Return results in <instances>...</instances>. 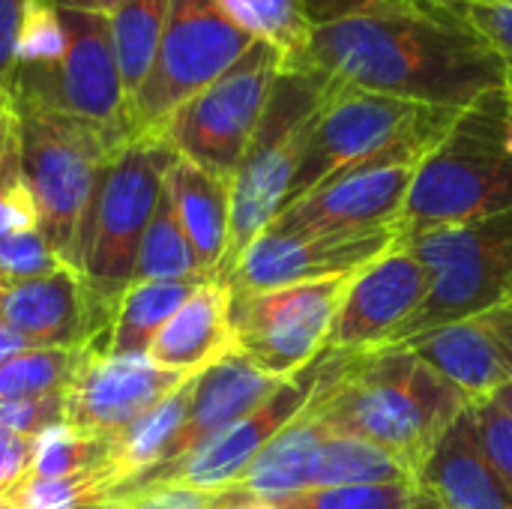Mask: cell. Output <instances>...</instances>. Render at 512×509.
<instances>
[{"mask_svg":"<svg viewBox=\"0 0 512 509\" xmlns=\"http://www.w3.org/2000/svg\"><path fill=\"white\" fill-rule=\"evenodd\" d=\"M288 72L432 108H468L507 84L498 51L456 12L426 3L312 27L303 60Z\"/></svg>","mask_w":512,"mask_h":509,"instance_id":"6da1fadb","label":"cell"},{"mask_svg":"<svg viewBox=\"0 0 512 509\" xmlns=\"http://www.w3.org/2000/svg\"><path fill=\"white\" fill-rule=\"evenodd\" d=\"M471 399L402 345L324 354L306 414L330 435L360 438L402 459L417 477Z\"/></svg>","mask_w":512,"mask_h":509,"instance_id":"7a4b0ae2","label":"cell"},{"mask_svg":"<svg viewBox=\"0 0 512 509\" xmlns=\"http://www.w3.org/2000/svg\"><path fill=\"white\" fill-rule=\"evenodd\" d=\"M512 210V150L507 147L504 87L468 105L450 132L420 162L405 207L399 240L468 225Z\"/></svg>","mask_w":512,"mask_h":509,"instance_id":"3957f363","label":"cell"},{"mask_svg":"<svg viewBox=\"0 0 512 509\" xmlns=\"http://www.w3.org/2000/svg\"><path fill=\"white\" fill-rule=\"evenodd\" d=\"M177 150L159 135L129 138L102 168L84 213L72 270L87 282L96 309L114 324L132 285L138 249L162 198Z\"/></svg>","mask_w":512,"mask_h":509,"instance_id":"277c9868","label":"cell"},{"mask_svg":"<svg viewBox=\"0 0 512 509\" xmlns=\"http://www.w3.org/2000/svg\"><path fill=\"white\" fill-rule=\"evenodd\" d=\"M12 111L18 117L24 183L39 207V231L60 261L72 267L96 180L129 135L54 111Z\"/></svg>","mask_w":512,"mask_h":509,"instance_id":"5b68a950","label":"cell"},{"mask_svg":"<svg viewBox=\"0 0 512 509\" xmlns=\"http://www.w3.org/2000/svg\"><path fill=\"white\" fill-rule=\"evenodd\" d=\"M324 93L327 87L318 75H279L249 150L231 177V240L216 279H225L234 270L246 246L288 204Z\"/></svg>","mask_w":512,"mask_h":509,"instance_id":"8992f818","label":"cell"},{"mask_svg":"<svg viewBox=\"0 0 512 509\" xmlns=\"http://www.w3.org/2000/svg\"><path fill=\"white\" fill-rule=\"evenodd\" d=\"M429 273V297L390 345L411 342L512 297V210L402 240ZM387 348V345H384Z\"/></svg>","mask_w":512,"mask_h":509,"instance_id":"52a82bcc","label":"cell"},{"mask_svg":"<svg viewBox=\"0 0 512 509\" xmlns=\"http://www.w3.org/2000/svg\"><path fill=\"white\" fill-rule=\"evenodd\" d=\"M60 21L63 45L57 57L18 66L6 96L9 105L78 117L132 138L129 96L120 78L108 15L60 9Z\"/></svg>","mask_w":512,"mask_h":509,"instance_id":"ba28073f","label":"cell"},{"mask_svg":"<svg viewBox=\"0 0 512 509\" xmlns=\"http://www.w3.org/2000/svg\"><path fill=\"white\" fill-rule=\"evenodd\" d=\"M279 75L282 54L267 42H252L228 72L168 117L159 138H165L177 156L231 180L267 111Z\"/></svg>","mask_w":512,"mask_h":509,"instance_id":"9c48e42d","label":"cell"},{"mask_svg":"<svg viewBox=\"0 0 512 509\" xmlns=\"http://www.w3.org/2000/svg\"><path fill=\"white\" fill-rule=\"evenodd\" d=\"M252 42L216 0H171L156 60L129 105L132 138L159 135L168 117L228 72Z\"/></svg>","mask_w":512,"mask_h":509,"instance_id":"30bf717a","label":"cell"},{"mask_svg":"<svg viewBox=\"0 0 512 509\" xmlns=\"http://www.w3.org/2000/svg\"><path fill=\"white\" fill-rule=\"evenodd\" d=\"M456 117H450L438 126H429V129L417 132L414 138L336 174L333 180L321 183L309 195L285 204L282 213L267 228L309 231V234L312 231L366 234V231L396 228L420 162L450 132Z\"/></svg>","mask_w":512,"mask_h":509,"instance_id":"8fae6325","label":"cell"},{"mask_svg":"<svg viewBox=\"0 0 512 509\" xmlns=\"http://www.w3.org/2000/svg\"><path fill=\"white\" fill-rule=\"evenodd\" d=\"M324 102L312 126L300 171L291 186V201L309 195L336 174L414 138L417 132L456 117L462 108H432L396 96L324 84Z\"/></svg>","mask_w":512,"mask_h":509,"instance_id":"7c38bea8","label":"cell"},{"mask_svg":"<svg viewBox=\"0 0 512 509\" xmlns=\"http://www.w3.org/2000/svg\"><path fill=\"white\" fill-rule=\"evenodd\" d=\"M354 273L231 297L234 351L273 378H294L327 351L339 303Z\"/></svg>","mask_w":512,"mask_h":509,"instance_id":"4fadbf2b","label":"cell"},{"mask_svg":"<svg viewBox=\"0 0 512 509\" xmlns=\"http://www.w3.org/2000/svg\"><path fill=\"white\" fill-rule=\"evenodd\" d=\"M399 243L396 228L366 234H330V231H276L264 228L234 270L222 279L231 297H249L285 285L330 279L357 273Z\"/></svg>","mask_w":512,"mask_h":509,"instance_id":"5bb4252c","label":"cell"},{"mask_svg":"<svg viewBox=\"0 0 512 509\" xmlns=\"http://www.w3.org/2000/svg\"><path fill=\"white\" fill-rule=\"evenodd\" d=\"M429 297L423 261L399 240L354 273L324 354H366L390 345Z\"/></svg>","mask_w":512,"mask_h":509,"instance_id":"9a60e30c","label":"cell"},{"mask_svg":"<svg viewBox=\"0 0 512 509\" xmlns=\"http://www.w3.org/2000/svg\"><path fill=\"white\" fill-rule=\"evenodd\" d=\"M189 378L159 369L147 354L117 357L93 342L63 390V423L117 438Z\"/></svg>","mask_w":512,"mask_h":509,"instance_id":"2e32d148","label":"cell"},{"mask_svg":"<svg viewBox=\"0 0 512 509\" xmlns=\"http://www.w3.org/2000/svg\"><path fill=\"white\" fill-rule=\"evenodd\" d=\"M318 363L303 369L294 378H285L273 396H267L249 417L225 429L219 438H213L207 447H201L192 459H186L177 471H171L156 486H183L201 495H222L231 492L240 477L249 471V465L258 459V453L294 420L303 414V408L312 399L315 381H318Z\"/></svg>","mask_w":512,"mask_h":509,"instance_id":"e0dca14e","label":"cell"},{"mask_svg":"<svg viewBox=\"0 0 512 509\" xmlns=\"http://www.w3.org/2000/svg\"><path fill=\"white\" fill-rule=\"evenodd\" d=\"M279 384H282V378L261 372L255 363H249L237 351H228L225 357H219L213 366L198 372L186 423L180 426L177 438L171 441L165 459L144 477L120 486L117 492H132V489H147V486L162 483L171 471H177L201 447H207L213 438H219L225 429H231L243 417H249L267 396H273V390Z\"/></svg>","mask_w":512,"mask_h":509,"instance_id":"ac0fdd59","label":"cell"},{"mask_svg":"<svg viewBox=\"0 0 512 509\" xmlns=\"http://www.w3.org/2000/svg\"><path fill=\"white\" fill-rule=\"evenodd\" d=\"M444 378H450L471 402L492 396L498 387L512 384V297L453 321L411 342H402Z\"/></svg>","mask_w":512,"mask_h":509,"instance_id":"d6986e66","label":"cell"},{"mask_svg":"<svg viewBox=\"0 0 512 509\" xmlns=\"http://www.w3.org/2000/svg\"><path fill=\"white\" fill-rule=\"evenodd\" d=\"M3 324L18 330L33 348L99 342L111 330L87 282L72 267L3 288Z\"/></svg>","mask_w":512,"mask_h":509,"instance_id":"ffe728a7","label":"cell"},{"mask_svg":"<svg viewBox=\"0 0 512 509\" xmlns=\"http://www.w3.org/2000/svg\"><path fill=\"white\" fill-rule=\"evenodd\" d=\"M417 486L441 509H512V492L480 444L471 408L441 435Z\"/></svg>","mask_w":512,"mask_h":509,"instance_id":"44dd1931","label":"cell"},{"mask_svg":"<svg viewBox=\"0 0 512 509\" xmlns=\"http://www.w3.org/2000/svg\"><path fill=\"white\" fill-rule=\"evenodd\" d=\"M228 351H234L231 288L222 279H207L159 330L147 357L159 369L198 375Z\"/></svg>","mask_w":512,"mask_h":509,"instance_id":"7402d4cb","label":"cell"},{"mask_svg":"<svg viewBox=\"0 0 512 509\" xmlns=\"http://www.w3.org/2000/svg\"><path fill=\"white\" fill-rule=\"evenodd\" d=\"M165 189L201 261V270L216 279L231 240V180L177 156Z\"/></svg>","mask_w":512,"mask_h":509,"instance_id":"603a6c76","label":"cell"},{"mask_svg":"<svg viewBox=\"0 0 512 509\" xmlns=\"http://www.w3.org/2000/svg\"><path fill=\"white\" fill-rule=\"evenodd\" d=\"M327 438V429L315 423L306 408L300 417H294L249 465V471L240 477V483L231 492L258 498V501H279L297 492L309 489V465L321 441Z\"/></svg>","mask_w":512,"mask_h":509,"instance_id":"cb8c5ba5","label":"cell"},{"mask_svg":"<svg viewBox=\"0 0 512 509\" xmlns=\"http://www.w3.org/2000/svg\"><path fill=\"white\" fill-rule=\"evenodd\" d=\"M195 378L198 375L183 381L174 393H168L159 405H153L123 435L114 438V450H111L108 468L114 474L117 489L132 483V480H138V477H144L147 471H153L165 459L171 441L177 438L180 426L186 423V414H189V405H192V393H195Z\"/></svg>","mask_w":512,"mask_h":509,"instance_id":"d4e9b609","label":"cell"},{"mask_svg":"<svg viewBox=\"0 0 512 509\" xmlns=\"http://www.w3.org/2000/svg\"><path fill=\"white\" fill-rule=\"evenodd\" d=\"M204 282H132L120 297L111 330L99 339V348L117 357L147 354L159 330Z\"/></svg>","mask_w":512,"mask_h":509,"instance_id":"484cf974","label":"cell"},{"mask_svg":"<svg viewBox=\"0 0 512 509\" xmlns=\"http://www.w3.org/2000/svg\"><path fill=\"white\" fill-rule=\"evenodd\" d=\"M381 483H417V474L384 447L327 432L309 465V489Z\"/></svg>","mask_w":512,"mask_h":509,"instance_id":"4316f807","label":"cell"},{"mask_svg":"<svg viewBox=\"0 0 512 509\" xmlns=\"http://www.w3.org/2000/svg\"><path fill=\"white\" fill-rule=\"evenodd\" d=\"M168 12H171V0H120L117 9L108 15L111 42H114L129 105L141 90L144 78L150 75V66L156 60L168 24Z\"/></svg>","mask_w":512,"mask_h":509,"instance_id":"83f0119b","label":"cell"},{"mask_svg":"<svg viewBox=\"0 0 512 509\" xmlns=\"http://www.w3.org/2000/svg\"><path fill=\"white\" fill-rule=\"evenodd\" d=\"M210 276L201 270V261L177 219L174 201L168 189L153 210V219L144 231L135 276L132 282H207Z\"/></svg>","mask_w":512,"mask_h":509,"instance_id":"f1b7e54d","label":"cell"},{"mask_svg":"<svg viewBox=\"0 0 512 509\" xmlns=\"http://www.w3.org/2000/svg\"><path fill=\"white\" fill-rule=\"evenodd\" d=\"M219 9L255 42L282 54V72L294 69L312 39V21L303 0H216Z\"/></svg>","mask_w":512,"mask_h":509,"instance_id":"f546056e","label":"cell"},{"mask_svg":"<svg viewBox=\"0 0 512 509\" xmlns=\"http://www.w3.org/2000/svg\"><path fill=\"white\" fill-rule=\"evenodd\" d=\"M93 342L27 348L0 366V399H51L63 396L75 369Z\"/></svg>","mask_w":512,"mask_h":509,"instance_id":"4dcf8cb0","label":"cell"},{"mask_svg":"<svg viewBox=\"0 0 512 509\" xmlns=\"http://www.w3.org/2000/svg\"><path fill=\"white\" fill-rule=\"evenodd\" d=\"M114 450V438H102L69 423H54L36 435L33 444V468L30 477L36 480H63L78 477L96 468H105Z\"/></svg>","mask_w":512,"mask_h":509,"instance_id":"1f68e13d","label":"cell"},{"mask_svg":"<svg viewBox=\"0 0 512 509\" xmlns=\"http://www.w3.org/2000/svg\"><path fill=\"white\" fill-rule=\"evenodd\" d=\"M117 483L111 468H96L78 477L63 480H36L27 477L9 501L15 509H102L114 495Z\"/></svg>","mask_w":512,"mask_h":509,"instance_id":"d6a6232c","label":"cell"},{"mask_svg":"<svg viewBox=\"0 0 512 509\" xmlns=\"http://www.w3.org/2000/svg\"><path fill=\"white\" fill-rule=\"evenodd\" d=\"M426 492L417 483H381V486H330L306 489L273 501L276 509H420Z\"/></svg>","mask_w":512,"mask_h":509,"instance_id":"836d02e7","label":"cell"},{"mask_svg":"<svg viewBox=\"0 0 512 509\" xmlns=\"http://www.w3.org/2000/svg\"><path fill=\"white\" fill-rule=\"evenodd\" d=\"M66 267L42 231L0 237V288H12Z\"/></svg>","mask_w":512,"mask_h":509,"instance_id":"e575fe53","label":"cell"},{"mask_svg":"<svg viewBox=\"0 0 512 509\" xmlns=\"http://www.w3.org/2000/svg\"><path fill=\"white\" fill-rule=\"evenodd\" d=\"M471 30H477L504 60L507 75H512V3L498 0H474V3H459L450 6Z\"/></svg>","mask_w":512,"mask_h":509,"instance_id":"d590c367","label":"cell"},{"mask_svg":"<svg viewBox=\"0 0 512 509\" xmlns=\"http://www.w3.org/2000/svg\"><path fill=\"white\" fill-rule=\"evenodd\" d=\"M471 411L489 462L495 465V471L512 492V417L504 414L492 399H474Z\"/></svg>","mask_w":512,"mask_h":509,"instance_id":"8d00e7d4","label":"cell"},{"mask_svg":"<svg viewBox=\"0 0 512 509\" xmlns=\"http://www.w3.org/2000/svg\"><path fill=\"white\" fill-rule=\"evenodd\" d=\"M63 420V396L51 399H0V429L36 438Z\"/></svg>","mask_w":512,"mask_h":509,"instance_id":"74e56055","label":"cell"},{"mask_svg":"<svg viewBox=\"0 0 512 509\" xmlns=\"http://www.w3.org/2000/svg\"><path fill=\"white\" fill-rule=\"evenodd\" d=\"M213 495H201L183 486H147L132 492H117L102 509H210Z\"/></svg>","mask_w":512,"mask_h":509,"instance_id":"f35d334b","label":"cell"},{"mask_svg":"<svg viewBox=\"0 0 512 509\" xmlns=\"http://www.w3.org/2000/svg\"><path fill=\"white\" fill-rule=\"evenodd\" d=\"M33 444L36 438L0 429V498L12 495L33 468Z\"/></svg>","mask_w":512,"mask_h":509,"instance_id":"ab89813d","label":"cell"},{"mask_svg":"<svg viewBox=\"0 0 512 509\" xmlns=\"http://www.w3.org/2000/svg\"><path fill=\"white\" fill-rule=\"evenodd\" d=\"M39 231V207L24 180L0 195V237Z\"/></svg>","mask_w":512,"mask_h":509,"instance_id":"60d3db41","label":"cell"},{"mask_svg":"<svg viewBox=\"0 0 512 509\" xmlns=\"http://www.w3.org/2000/svg\"><path fill=\"white\" fill-rule=\"evenodd\" d=\"M33 0H0V90L9 96L12 75H15V48L21 36L24 15Z\"/></svg>","mask_w":512,"mask_h":509,"instance_id":"b9f144b4","label":"cell"},{"mask_svg":"<svg viewBox=\"0 0 512 509\" xmlns=\"http://www.w3.org/2000/svg\"><path fill=\"white\" fill-rule=\"evenodd\" d=\"M420 0H303L306 15L312 21V27L321 24H333L360 12H375V9H390V6H411Z\"/></svg>","mask_w":512,"mask_h":509,"instance_id":"7bdbcfd3","label":"cell"},{"mask_svg":"<svg viewBox=\"0 0 512 509\" xmlns=\"http://www.w3.org/2000/svg\"><path fill=\"white\" fill-rule=\"evenodd\" d=\"M24 180L21 171V144H18V117L9 102L0 105V195Z\"/></svg>","mask_w":512,"mask_h":509,"instance_id":"ee69618b","label":"cell"},{"mask_svg":"<svg viewBox=\"0 0 512 509\" xmlns=\"http://www.w3.org/2000/svg\"><path fill=\"white\" fill-rule=\"evenodd\" d=\"M27 348H33V345L18 330H12L9 324H0V366L9 363L12 357H18L21 351H27Z\"/></svg>","mask_w":512,"mask_h":509,"instance_id":"f6af8a7d","label":"cell"},{"mask_svg":"<svg viewBox=\"0 0 512 509\" xmlns=\"http://www.w3.org/2000/svg\"><path fill=\"white\" fill-rule=\"evenodd\" d=\"M210 509H276L267 501H258V498H249V495H240V492H222V495H213V507Z\"/></svg>","mask_w":512,"mask_h":509,"instance_id":"bcb514c9","label":"cell"},{"mask_svg":"<svg viewBox=\"0 0 512 509\" xmlns=\"http://www.w3.org/2000/svg\"><path fill=\"white\" fill-rule=\"evenodd\" d=\"M57 9H75V12H99V15H111L117 9L120 0H48Z\"/></svg>","mask_w":512,"mask_h":509,"instance_id":"7dc6e473","label":"cell"},{"mask_svg":"<svg viewBox=\"0 0 512 509\" xmlns=\"http://www.w3.org/2000/svg\"><path fill=\"white\" fill-rule=\"evenodd\" d=\"M486 399H492L504 414H510L512 417V384H504V387H498L492 396H486Z\"/></svg>","mask_w":512,"mask_h":509,"instance_id":"c3c4849f","label":"cell"},{"mask_svg":"<svg viewBox=\"0 0 512 509\" xmlns=\"http://www.w3.org/2000/svg\"><path fill=\"white\" fill-rule=\"evenodd\" d=\"M504 105H507V147L512 150V75H507L504 84Z\"/></svg>","mask_w":512,"mask_h":509,"instance_id":"681fc988","label":"cell"},{"mask_svg":"<svg viewBox=\"0 0 512 509\" xmlns=\"http://www.w3.org/2000/svg\"><path fill=\"white\" fill-rule=\"evenodd\" d=\"M426 6H438V9H450V6H459V3H474V0H420ZM498 3H512V0H498Z\"/></svg>","mask_w":512,"mask_h":509,"instance_id":"f907efd6","label":"cell"},{"mask_svg":"<svg viewBox=\"0 0 512 509\" xmlns=\"http://www.w3.org/2000/svg\"><path fill=\"white\" fill-rule=\"evenodd\" d=\"M0 509H15V504L9 501V495H3V498H0Z\"/></svg>","mask_w":512,"mask_h":509,"instance_id":"816d5d0a","label":"cell"},{"mask_svg":"<svg viewBox=\"0 0 512 509\" xmlns=\"http://www.w3.org/2000/svg\"><path fill=\"white\" fill-rule=\"evenodd\" d=\"M0 324H3V288H0Z\"/></svg>","mask_w":512,"mask_h":509,"instance_id":"f5cc1de1","label":"cell"},{"mask_svg":"<svg viewBox=\"0 0 512 509\" xmlns=\"http://www.w3.org/2000/svg\"><path fill=\"white\" fill-rule=\"evenodd\" d=\"M3 102H9V99H6V96H3V90H0V105H3Z\"/></svg>","mask_w":512,"mask_h":509,"instance_id":"db71d44e","label":"cell"}]
</instances>
